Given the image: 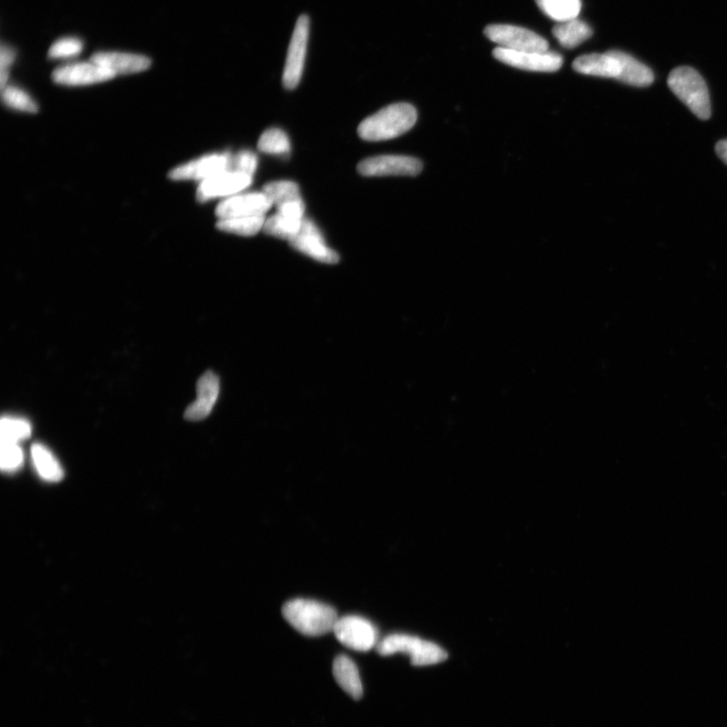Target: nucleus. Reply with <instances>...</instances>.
<instances>
[{"label":"nucleus","instance_id":"f257e3e1","mask_svg":"<svg viewBox=\"0 0 727 727\" xmlns=\"http://www.w3.org/2000/svg\"><path fill=\"white\" fill-rule=\"evenodd\" d=\"M573 69L590 77L614 78L636 87H647L654 82V73L647 65L615 50L580 56L574 61Z\"/></svg>","mask_w":727,"mask_h":727},{"label":"nucleus","instance_id":"f03ea898","mask_svg":"<svg viewBox=\"0 0 727 727\" xmlns=\"http://www.w3.org/2000/svg\"><path fill=\"white\" fill-rule=\"evenodd\" d=\"M283 617L306 637H321L333 631L339 620L336 609L311 599L288 601L282 608Z\"/></svg>","mask_w":727,"mask_h":727},{"label":"nucleus","instance_id":"7ed1b4c3","mask_svg":"<svg viewBox=\"0 0 727 727\" xmlns=\"http://www.w3.org/2000/svg\"><path fill=\"white\" fill-rule=\"evenodd\" d=\"M417 121L415 107L409 104H395L364 120L358 135L369 141H386L403 136Z\"/></svg>","mask_w":727,"mask_h":727},{"label":"nucleus","instance_id":"20e7f679","mask_svg":"<svg viewBox=\"0 0 727 727\" xmlns=\"http://www.w3.org/2000/svg\"><path fill=\"white\" fill-rule=\"evenodd\" d=\"M668 86L698 119L705 121L710 118L712 104L708 87L695 69L687 66L678 67L668 75Z\"/></svg>","mask_w":727,"mask_h":727},{"label":"nucleus","instance_id":"39448f33","mask_svg":"<svg viewBox=\"0 0 727 727\" xmlns=\"http://www.w3.org/2000/svg\"><path fill=\"white\" fill-rule=\"evenodd\" d=\"M376 648L381 656L398 653L408 655L412 659V664L417 667L444 662L448 658L446 651L436 643L407 634H391L381 641Z\"/></svg>","mask_w":727,"mask_h":727},{"label":"nucleus","instance_id":"423d86ee","mask_svg":"<svg viewBox=\"0 0 727 727\" xmlns=\"http://www.w3.org/2000/svg\"><path fill=\"white\" fill-rule=\"evenodd\" d=\"M311 20L308 15L299 16L290 40L286 67L283 71V86L288 90L295 89L302 81L306 60Z\"/></svg>","mask_w":727,"mask_h":727},{"label":"nucleus","instance_id":"0eeeda50","mask_svg":"<svg viewBox=\"0 0 727 727\" xmlns=\"http://www.w3.org/2000/svg\"><path fill=\"white\" fill-rule=\"evenodd\" d=\"M493 43L513 51L548 52V41L528 29L512 24H490L484 30Z\"/></svg>","mask_w":727,"mask_h":727},{"label":"nucleus","instance_id":"6e6552de","mask_svg":"<svg viewBox=\"0 0 727 727\" xmlns=\"http://www.w3.org/2000/svg\"><path fill=\"white\" fill-rule=\"evenodd\" d=\"M332 632L341 645L357 651L372 650L378 639L373 623L357 615L339 617Z\"/></svg>","mask_w":727,"mask_h":727},{"label":"nucleus","instance_id":"1a4fd4ad","mask_svg":"<svg viewBox=\"0 0 727 727\" xmlns=\"http://www.w3.org/2000/svg\"><path fill=\"white\" fill-rule=\"evenodd\" d=\"M495 59L514 68L533 72H556L561 69L563 57L556 52L513 51L497 47Z\"/></svg>","mask_w":727,"mask_h":727},{"label":"nucleus","instance_id":"9d476101","mask_svg":"<svg viewBox=\"0 0 727 727\" xmlns=\"http://www.w3.org/2000/svg\"><path fill=\"white\" fill-rule=\"evenodd\" d=\"M423 170L419 159L408 156L386 155L365 159L358 165L363 177H416Z\"/></svg>","mask_w":727,"mask_h":727},{"label":"nucleus","instance_id":"9b49d317","mask_svg":"<svg viewBox=\"0 0 727 727\" xmlns=\"http://www.w3.org/2000/svg\"><path fill=\"white\" fill-rule=\"evenodd\" d=\"M289 244L300 253L324 264H336L340 257L325 244L323 233L311 220L304 219L299 232L291 238Z\"/></svg>","mask_w":727,"mask_h":727},{"label":"nucleus","instance_id":"f8f14e48","mask_svg":"<svg viewBox=\"0 0 727 727\" xmlns=\"http://www.w3.org/2000/svg\"><path fill=\"white\" fill-rule=\"evenodd\" d=\"M273 206L271 199L264 192L232 195L216 206L215 214L220 220L236 217L265 216Z\"/></svg>","mask_w":727,"mask_h":727},{"label":"nucleus","instance_id":"ddd939ff","mask_svg":"<svg viewBox=\"0 0 727 727\" xmlns=\"http://www.w3.org/2000/svg\"><path fill=\"white\" fill-rule=\"evenodd\" d=\"M252 182L253 177L248 175L232 170L224 171L200 182L196 199L199 203H206L211 199L232 196L249 187Z\"/></svg>","mask_w":727,"mask_h":727},{"label":"nucleus","instance_id":"4468645a","mask_svg":"<svg viewBox=\"0 0 727 727\" xmlns=\"http://www.w3.org/2000/svg\"><path fill=\"white\" fill-rule=\"evenodd\" d=\"M229 153L206 155L181 165L169 173L172 180H198L200 182L231 169Z\"/></svg>","mask_w":727,"mask_h":727},{"label":"nucleus","instance_id":"2eb2a0df","mask_svg":"<svg viewBox=\"0 0 727 727\" xmlns=\"http://www.w3.org/2000/svg\"><path fill=\"white\" fill-rule=\"evenodd\" d=\"M115 77L110 69L91 61L63 66L52 74V78L58 85L68 86L95 85Z\"/></svg>","mask_w":727,"mask_h":727},{"label":"nucleus","instance_id":"dca6fc26","mask_svg":"<svg viewBox=\"0 0 727 727\" xmlns=\"http://www.w3.org/2000/svg\"><path fill=\"white\" fill-rule=\"evenodd\" d=\"M220 395V380L212 372H206L197 383V398L190 404L184 417L191 422L203 421L211 414Z\"/></svg>","mask_w":727,"mask_h":727},{"label":"nucleus","instance_id":"f3484780","mask_svg":"<svg viewBox=\"0 0 727 727\" xmlns=\"http://www.w3.org/2000/svg\"><path fill=\"white\" fill-rule=\"evenodd\" d=\"M90 61L110 69L115 75L138 73L151 66L148 57L120 52H99L92 55Z\"/></svg>","mask_w":727,"mask_h":727},{"label":"nucleus","instance_id":"a211bd4d","mask_svg":"<svg viewBox=\"0 0 727 727\" xmlns=\"http://www.w3.org/2000/svg\"><path fill=\"white\" fill-rule=\"evenodd\" d=\"M334 679L348 695L354 700L363 696V685L356 664L349 657L341 655L334 659L332 666Z\"/></svg>","mask_w":727,"mask_h":727},{"label":"nucleus","instance_id":"6ab92c4d","mask_svg":"<svg viewBox=\"0 0 727 727\" xmlns=\"http://www.w3.org/2000/svg\"><path fill=\"white\" fill-rule=\"evenodd\" d=\"M553 35L562 47L574 49L591 38L593 31L586 23L575 19L556 24Z\"/></svg>","mask_w":727,"mask_h":727},{"label":"nucleus","instance_id":"aec40b11","mask_svg":"<svg viewBox=\"0 0 727 727\" xmlns=\"http://www.w3.org/2000/svg\"><path fill=\"white\" fill-rule=\"evenodd\" d=\"M540 10L550 19L558 23L578 19L581 13V0H536Z\"/></svg>","mask_w":727,"mask_h":727},{"label":"nucleus","instance_id":"412c9836","mask_svg":"<svg viewBox=\"0 0 727 727\" xmlns=\"http://www.w3.org/2000/svg\"><path fill=\"white\" fill-rule=\"evenodd\" d=\"M33 465L41 478L49 482H58L63 477V470L59 462L51 452L43 445L35 444L32 447Z\"/></svg>","mask_w":727,"mask_h":727},{"label":"nucleus","instance_id":"4be33fe9","mask_svg":"<svg viewBox=\"0 0 727 727\" xmlns=\"http://www.w3.org/2000/svg\"><path fill=\"white\" fill-rule=\"evenodd\" d=\"M266 222L265 216L236 217V219L220 220L216 228L235 235L252 237L263 230Z\"/></svg>","mask_w":727,"mask_h":727},{"label":"nucleus","instance_id":"5701e85b","mask_svg":"<svg viewBox=\"0 0 727 727\" xmlns=\"http://www.w3.org/2000/svg\"><path fill=\"white\" fill-rule=\"evenodd\" d=\"M264 194L271 199L276 206H280L296 200H302L299 186L292 181H274L266 184Z\"/></svg>","mask_w":727,"mask_h":727},{"label":"nucleus","instance_id":"b1692460","mask_svg":"<svg viewBox=\"0 0 727 727\" xmlns=\"http://www.w3.org/2000/svg\"><path fill=\"white\" fill-rule=\"evenodd\" d=\"M258 149L266 154L288 155L291 145L286 132L280 129H269L265 131L259 140Z\"/></svg>","mask_w":727,"mask_h":727},{"label":"nucleus","instance_id":"393cba45","mask_svg":"<svg viewBox=\"0 0 727 727\" xmlns=\"http://www.w3.org/2000/svg\"><path fill=\"white\" fill-rule=\"evenodd\" d=\"M303 222L289 220L277 213L266 220L263 231L267 235L289 241L302 228Z\"/></svg>","mask_w":727,"mask_h":727},{"label":"nucleus","instance_id":"a878e982","mask_svg":"<svg viewBox=\"0 0 727 727\" xmlns=\"http://www.w3.org/2000/svg\"><path fill=\"white\" fill-rule=\"evenodd\" d=\"M32 433L31 423L19 417L5 416L0 423V434L2 441L18 442L30 438Z\"/></svg>","mask_w":727,"mask_h":727},{"label":"nucleus","instance_id":"bb28decb","mask_svg":"<svg viewBox=\"0 0 727 727\" xmlns=\"http://www.w3.org/2000/svg\"><path fill=\"white\" fill-rule=\"evenodd\" d=\"M3 91L4 103L14 110L35 114L39 111L38 105L23 90L14 86H5Z\"/></svg>","mask_w":727,"mask_h":727},{"label":"nucleus","instance_id":"cd10ccee","mask_svg":"<svg viewBox=\"0 0 727 727\" xmlns=\"http://www.w3.org/2000/svg\"><path fill=\"white\" fill-rule=\"evenodd\" d=\"M83 48L82 41L77 38H64L58 40L50 48L49 57L52 59L60 58H70L81 53Z\"/></svg>","mask_w":727,"mask_h":727},{"label":"nucleus","instance_id":"c85d7f7f","mask_svg":"<svg viewBox=\"0 0 727 727\" xmlns=\"http://www.w3.org/2000/svg\"><path fill=\"white\" fill-rule=\"evenodd\" d=\"M23 461L22 449L16 442L2 441V457L0 464L4 471L12 472L19 469Z\"/></svg>","mask_w":727,"mask_h":727},{"label":"nucleus","instance_id":"c756f323","mask_svg":"<svg viewBox=\"0 0 727 727\" xmlns=\"http://www.w3.org/2000/svg\"><path fill=\"white\" fill-rule=\"evenodd\" d=\"M258 167V157L250 151H241L235 157H232L231 169L238 173L248 175L253 177Z\"/></svg>","mask_w":727,"mask_h":727},{"label":"nucleus","instance_id":"7c9ffc66","mask_svg":"<svg viewBox=\"0 0 727 727\" xmlns=\"http://www.w3.org/2000/svg\"><path fill=\"white\" fill-rule=\"evenodd\" d=\"M14 57V52L11 48L2 46V52H0V83H2V89L6 86L8 67L13 64Z\"/></svg>","mask_w":727,"mask_h":727},{"label":"nucleus","instance_id":"2f4dec72","mask_svg":"<svg viewBox=\"0 0 727 727\" xmlns=\"http://www.w3.org/2000/svg\"><path fill=\"white\" fill-rule=\"evenodd\" d=\"M718 157L727 165V140L721 141L715 147Z\"/></svg>","mask_w":727,"mask_h":727}]
</instances>
